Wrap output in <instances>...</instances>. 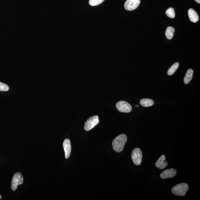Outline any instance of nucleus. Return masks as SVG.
I'll return each instance as SVG.
<instances>
[{"label":"nucleus","mask_w":200,"mask_h":200,"mask_svg":"<svg viewBox=\"0 0 200 200\" xmlns=\"http://www.w3.org/2000/svg\"><path fill=\"white\" fill-rule=\"evenodd\" d=\"M196 2H197L198 3H200V0H194Z\"/></svg>","instance_id":"nucleus-19"},{"label":"nucleus","mask_w":200,"mask_h":200,"mask_svg":"<svg viewBox=\"0 0 200 200\" xmlns=\"http://www.w3.org/2000/svg\"><path fill=\"white\" fill-rule=\"evenodd\" d=\"M140 0H127L124 5L125 10L131 11L135 10L139 6Z\"/></svg>","instance_id":"nucleus-7"},{"label":"nucleus","mask_w":200,"mask_h":200,"mask_svg":"<svg viewBox=\"0 0 200 200\" xmlns=\"http://www.w3.org/2000/svg\"><path fill=\"white\" fill-rule=\"evenodd\" d=\"M104 0H89V4L92 6H96L102 3Z\"/></svg>","instance_id":"nucleus-17"},{"label":"nucleus","mask_w":200,"mask_h":200,"mask_svg":"<svg viewBox=\"0 0 200 200\" xmlns=\"http://www.w3.org/2000/svg\"><path fill=\"white\" fill-rule=\"evenodd\" d=\"M166 159L165 155H162L156 161L155 165L156 167L161 169H163L167 166V161H164Z\"/></svg>","instance_id":"nucleus-10"},{"label":"nucleus","mask_w":200,"mask_h":200,"mask_svg":"<svg viewBox=\"0 0 200 200\" xmlns=\"http://www.w3.org/2000/svg\"><path fill=\"white\" fill-rule=\"evenodd\" d=\"M116 108L120 112L129 113L132 110V107L128 103L124 100L120 101L116 104Z\"/></svg>","instance_id":"nucleus-6"},{"label":"nucleus","mask_w":200,"mask_h":200,"mask_svg":"<svg viewBox=\"0 0 200 200\" xmlns=\"http://www.w3.org/2000/svg\"><path fill=\"white\" fill-rule=\"evenodd\" d=\"M9 87L6 84L0 82V91L5 92L9 91Z\"/></svg>","instance_id":"nucleus-18"},{"label":"nucleus","mask_w":200,"mask_h":200,"mask_svg":"<svg viewBox=\"0 0 200 200\" xmlns=\"http://www.w3.org/2000/svg\"><path fill=\"white\" fill-rule=\"evenodd\" d=\"M188 14L190 21L192 22L196 23L199 21V17L197 13L193 9H189Z\"/></svg>","instance_id":"nucleus-11"},{"label":"nucleus","mask_w":200,"mask_h":200,"mask_svg":"<svg viewBox=\"0 0 200 200\" xmlns=\"http://www.w3.org/2000/svg\"><path fill=\"white\" fill-rule=\"evenodd\" d=\"M189 190V186L186 183L179 184L173 187L172 192L175 195L179 196H184L186 194Z\"/></svg>","instance_id":"nucleus-2"},{"label":"nucleus","mask_w":200,"mask_h":200,"mask_svg":"<svg viewBox=\"0 0 200 200\" xmlns=\"http://www.w3.org/2000/svg\"><path fill=\"white\" fill-rule=\"evenodd\" d=\"M127 140V137L125 134H121L117 136L112 142L113 150L117 152H122Z\"/></svg>","instance_id":"nucleus-1"},{"label":"nucleus","mask_w":200,"mask_h":200,"mask_svg":"<svg viewBox=\"0 0 200 200\" xmlns=\"http://www.w3.org/2000/svg\"><path fill=\"white\" fill-rule=\"evenodd\" d=\"M166 15L169 18H174L175 16V13L174 9L172 8H170L167 9L166 11Z\"/></svg>","instance_id":"nucleus-16"},{"label":"nucleus","mask_w":200,"mask_h":200,"mask_svg":"<svg viewBox=\"0 0 200 200\" xmlns=\"http://www.w3.org/2000/svg\"><path fill=\"white\" fill-rule=\"evenodd\" d=\"M194 71L191 69H189L187 71L184 78V82L185 84H188L192 80L193 76Z\"/></svg>","instance_id":"nucleus-13"},{"label":"nucleus","mask_w":200,"mask_h":200,"mask_svg":"<svg viewBox=\"0 0 200 200\" xmlns=\"http://www.w3.org/2000/svg\"><path fill=\"white\" fill-rule=\"evenodd\" d=\"M179 65V63L176 62L170 68H169L167 72V75L169 76H171L174 74L175 73L176 70L178 69Z\"/></svg>","instance_id":"nucleus-15"},{"label":"nucleus","mask_w":200,"mask_h":200,"mask_svg":"<svg viewBox=\"0 0 200 200\" xmlns=\"http://www.w3.org/2000/svg\"><path fill=\"white\" fill-rule=\"evenodd\" d=\"M100 122L99 117L97 115L90 117L84 124V129L86 131L91 130Z\"/></svg>","instance_id":"nucleus-4"},{"label":"nucleus","mask_w":200,"mask_h":200,"mask_svg":"<svg viewBox=\"0 0 200 200\" xmlns=\"http://www.w3.org/2000/svg\"><path fill=\"white\" fill-rule=\"evenodd\" d=\"M154 101L150 99H142L140 101V105L145 107H149L152 106L154 104Z\"/></svg>","instance_id":"nucleus-12"},{"label":"nucleus","mask_w":200,"mask_h":200,"mask_svg":"<svg viewBox=\"0 0 200 200\" xmlns=\"http://www.w3.org/2000/svg\"><path fill=\"white\" fill-rule=\"evenodd\" d=\"M135 106H136V107H139V106H138V104H137V105H136Z\"/></svg>","instance_id":"nucleus-20"},{"label":"nucleus","mask_w":200,"mask_h":200,"mask_svg":"<svg viewBox=\"0 0 200 200\" xmlns=\"http://www.w3.org/2000/svg\"><path fill=\"white\" fill-rule=\"evenodd\" d=\"M175 32V29L174 27L168 26L167 27L165 32V35L167 38L171 40L174 37V34Z\"/></svg>","instance_id":"nucleus-14"},{"label":"nucleus","mask_w":200,"mask_h":200,"mask_svg":"<svg viewBox=\"0 0 200 200\" xmlns=\"http://www.w3.org/2000/svg\"><path fill=\"white\" fill-rule=\"evenodd\" d=\"M142 153L139 148H136L133 149L131 154V158L133 163L136 165H140L142 161Z\"/></svg>","instance_id":"nucleus-3"},{"label":"nucleus","mask_w":200,"mask_h":200,"mask_svg":"<svg viewBox=\"0 0 200 200\" xmlns=\"http://www.w3.org/2000/svg\"><path fill=\"white\" fill-rule=\"evenodd\" d=\"M177 174V171L174 168L167 169L163 171L160 174V177L163 179H167L174 177Z\"/></svg>","instance_id":"nucleus-8"},{"label":"nucleus","mask_w":200,"mask_h":200,"mask_svg":"<svg viewBox=\"0 0 200 200\" xmlns=\"http://www.w3.org/2000/svg\"><path fill=\"white\" fill-rule=\"evenodd\" d=\"M23 181V178L20 172H17L14 175L13 177L11 182V188L13 191L17 190L18 186L22 184Z\"/></svg>","instance_id":"nucleus-5"},{"label":"nucleus","mask_w":200,"mask_h":200,"mask_svg":"<svg viewBox=\"0 0 200 200\" xmlns=\"http://www.w3.org/2000/svg\"><path fill=\"white\" fill-rule=\"evenodd\" d=\"M63 146L65 151V157L67 159L69 157L71 152V141L68 139H66L64 140Z\"/></svg>","instance_id":"nucleus-9"},{"label":"nucleus","mask_w":200,"mask_h":200,"mask_svg":"<svg viewBox=\"0 0 200 200\" xmlns=\"http://www.w3.org/2000/svg\"><path fill=\"white\" fill-rule=\"evenodd\" d=\"M0 198H1V196H0Z\"/></svg>","instance_id":"nucleus-21"}]
</instances>
